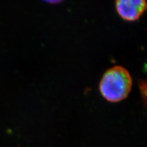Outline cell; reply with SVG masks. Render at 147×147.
<instances>
[{
  "mask_svg": "<svg viewBox=\"0 0 147 147\" xmlns=\"http://www.w3.org/2000/svg\"><path fill=\"white\" fill-rule=\"evenodd\" d=\"M115 7L123 20L134 22L139 20L146 11V0H116Z\"/></svg>",
  "mask_w": 147,
  "mask_h": 147,
  "instance_id": "7a4b0ae2",
  "label": "cell"
},
{
  "mask_svg": "<svg viewBox=\"0 0 147 147\" xmlns=\"http://www.w3.org/2000/svg\"><path fill=\"white\" fill-rule=\"evenodd\" d=\"M43 1L50 4H58L63 1L64 0H43Z\"/></svg>",
  "mask_w": 147,
  "mask_h": 147,
  "instance_id": "3957f363",
  "label": "cell"
},
{
  "mask_svg": "<svg viewBox=\"0 0 147 147\" xmlns=\"http://www.w3.org/2000/svg\"><path fill=\"white\" fill-rule=\"evenodd\" d=\"M132 86L130 73L123 66H115L104 73L99 84V91L107 100L118 102L127 97Z\"/></svg>",
  "mask_w": 147,
  "mask_h": 147,
  "instance_id": "6da1fadb",
  "label": "cell"
}]
</instances>
